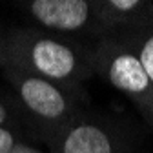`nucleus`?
<instances>
[{"label":"nucleus","instance_id":"3","mask_svg":"<svg viewBox=\"0 0 153 153\" xmlns=\"http://www.w3.org/2000/svg\"><path fill=\"white\" fill-rule=\"evenodd\" d=\"M89 49L95 75H100L117 91L124 93L153 128V82L133 49L113 35L100 36Z\"/></svg>","mask_w":153,"mask_h":153},{"label":"nucleus","instance_id":"4","mask_svg":"<svg viewBox=\"0 0 153 153\" xmlns=\"http://www.w3.org/2000/svg\"><path fill=\"white\" fill-rule=\"evenodd\" d=\"M48 146L51 153H129L117 124L86 109Z\"/></svg>","mask_w":153,"mask_h":153},{"label":"nucleus","instance_id":"1","mask_svg":"<svg viewBox=\"0 0 153 153\" xmlns=\"http://www.w3.org/2000/svg\"><path fill=\"white\" fill-rule=\"evenodd\" d=\"M6 66L20 68L76 95H84L80 84L95 75L89 48L36 29H16L7 35L2 68Z\"/></svg>","mask_w":153,"mask_h":153},{"label":"nucleus","instance_id":"7","mask_svg":"<svg viewBox=\"0 0 153 153\" xmlns=\"http://www.w3.org/2000/svg\"><path fill=\"white\" fill-rule=\"evenodd\" d=\"M22 122H26V119H24L20 108H13L9 102L0 100V126H4V128H7V126H20Z\"/></svg>","mask_w":153,"mask_h":153},{"label":"nucleus","instance_id":"2","mask_svg":"<svg viewBox=\"0 0 153 153\" xmlns=\"http://www.w3.org/2000/svg\"><path fill=\"white\" fill-rule=\"evenodd\" d=\"M2 71L6 80L13 86L16 106L29 129L38 133L48 144L84 111V95H76L15 66H6Z\"/></svg>","mask_w":153,"mask_h":153},{"label":"nucleus","instance_id":"10","mask_svg":"<svg viewBox=\"0 0 153 153\" xmlns=\"http://www.w3.org/2000/svg\"><path fill=\"white\" fill-rule=\"evenodd\" d=\"M6 53H7V36L0 35V68L6 62Z\"/></svg>","mask_w":153,"mask_h":153},{"label":"nucleus","instance_id":"9","mask_svg":"<svg viewBox=\"0 0 153 153\" xmlns=\"http://www.w3.org/2000/svg\"><path fill=\"white\" fill-rule=\"evenodd\" d=\"M9 153H44V151L36 149V148H31V146H27V144H24V142H18V144L15 146V149L9 151Z\"/></svg>","mask_w":153,"mask_h":153},{"label":"nucleus","instance_id":"8","mask_svg":"<svg viewBox=\"0 0 153 153\" xmlns=\"http://www.w3.org/2000/svg\"><path fill=\"white\" fill-rule=\"evenodd\" d=\"M18 142H20V140L16 139V135H15L9 128L0 126V153H9V151H13Z\"/></svg>","mask_w":153,"mask_h":153},{"label":"nucleus","instance_id":"6","mask_svg":"<svg viewBox=\"0 0 153 153\" xmlns=\"http://www.w3.org/2000/svg\"><path fill=\"white\" fill-rule=\"evenodd\" d=\"M113 36L124 40L133 49L140 66L144 68L146 75L153 82V22H149L135 31H129L124 35H113Z\"/></svg>","mask_w":153,"mask_h":153},{"label":"nucleus","instance_id":"5","mask_svg":"<svg viewBox=\"0 0 153 153\" xmlns=\"http://www.w3.org/2000/svg\"><path fill=\"white\" fill-rule=\"evenodd\" d=\"M31 18L49 31L60 33V36H73V33L99 31L100 24L95 11V2L88 0H31L26 4Z\"/></svg>","mask_w":153,"mask_h":153}]
</instances>
